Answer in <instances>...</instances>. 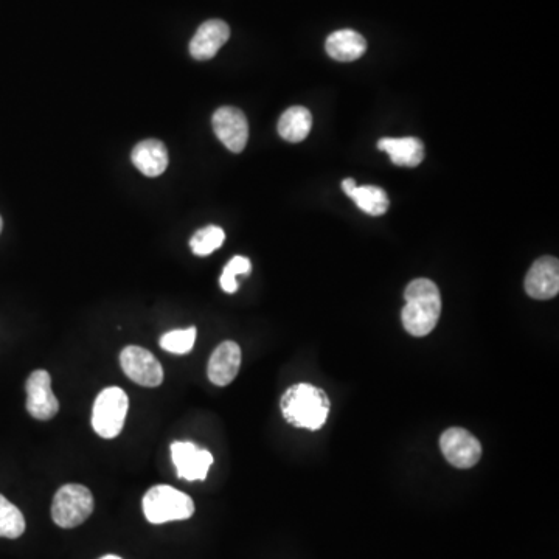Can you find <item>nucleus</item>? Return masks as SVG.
Instances as JSON below:
<instances>
[{"instance_id":"nucleus-24","label":"nucleus","mask_w":559,"mask_h":559,"mask_svg":"<svg viewBox=\"0 0 559 559\" xmlns=\"http://www.w3.org/2000/svg\"><path fill=\"white\" fill-rule=\"evenodd\" d=\"M100 559H123V558H120V556H117V555H106V556H103V558H100Z\"/></svg>"},{"instance_id":"nucleus-9","label":"nucleus","mask_w":559,"mask_h":559,"mask_svg":"<svg viewBox=\"0 0 559 559\" xmlns=\"http://www.w3.org/2000/svg\"><path fill=\"white\" fill-rule=\"evenodd\" d=\"M213 131L227 150L241 153L249 140V123L246 115L237 108H219L213 114Z\"/></svg>"},{"instance_id":"nucleus-8","label":"nucleus","mask_w":559,"mask_h":559,"mask_svg":"<svg viewBox=\"0 0 559 559\" xmlns=\"http://www.w3.org/2000/svg\"><path fill=\"white\" fill-rule=\"evenodd\" d=\"M28 414L39 421H49L56 417L60 403L52 390V378L46 370H35L28 376L27 386Z\"/></svg>"},{"instance_id":"nucleus-11","label":"nucleus","mask_w":559,"mask_h":559,"mask_svg":"<svg viewBox=\"0 0 559 559\" xmlns=\"http://www.w3.org/2000/svg\"><path fill=\"white\" fill-rule=\"evenodd\" d=\"M525 292L535 300H550L559 292V263L556 258L542 257L533 263L525 277Z\"/></svg>"},{"instance_id":"nucleus-16","label":"nucleus","mask_w":559,"mask_h":559,"mask_svg":"<svg viewBox=\"0 0 559 559\" xmlns=\"http://www.w3.org/2000/svg\"><path fill=\"white\" fill-rule=\"evenodd\" d=\"M378 148L389 154L393 164L398 167H418L424 159L423 142L415 137H403V139L386 137L379 140Z\"/></svg>"},{"instance_id":"nucleus-10","label":"nucleus","mask_w":559,"mask_h":559,"mask_svg":"<svg viewBox=\"0 0 559 559\" xmlns=\"http://www.w3.org/2000/svg\"><path fill=\"white\" fill-rule=\"evenodd\" d=\"M171 459L178 469V476L188 482L207 479L213 455L205 449H199L191 441H174L171 445Z\"/></svg>"},{"instance_id":"nucleus-17","label":"nucleus","mask_w":559,"mask_h":559,"mask_svg":"<svg viewBox=\"0 0 559 559\" xmlns=\"http://www.w3.org/2000/svg\"><path fill=\"white\" fill-rule=\"evenodd\" d=\"M313 128V115L302 106H294L283 112L278 120V134L291 143L303 142Z\"/></svg>"},{"instance_id":"nucleus-23","label":"nucleus","mask_w":559,"mask_h":559,"mask_svg":"<svg viewBox=\"0 0 559 559\" xmlns=\"http://www.w3.org/2000/svg\"><path fill=\"white\" fill-rule=\"evenodd\" d=\"M358 187V184H356L355 179H345L344 182H342V190L345 191V195L350 196L351 191L355 190V188Z\"/></svg>"},{"instance_id":"nucleus-3","label":"nucleus","mask_w":559,"mask_h":559,"mask_svg":"<svg viewBox=\"0 0 559 559\" xmlns=\"http://www.w3.org/2000/svg\"><path fill=\"white\" fill-rule=\"evenodd\" d=\"M143 513L151 524L185 521L195 514V502L176 488L156 485L143 497Z\"/></svg>"},{"instance_id":"nucleus-1","label":"nucleus","mask_w":559,"mask_h":559,"mask_svg":"<svg viewBox=\"0 0 559 559\" xmlns=\"http://www.w3.org/2000/svg\"><path fill=\"white\" fill-rule=\"evenodd\" d=\"M280 409L283 418L294 428L319 431L327 423L331 403L325 390L302 382L283 393Z\"/></svg>"},{"instance_id":"nucleus-13","label":"nucleus","mask_w":559,"mask_h":559,"mask_svg":"<svg viewBox=\"0 0 559 559\" xmlns=\"http://www.w3.org/2000/svg\"><path fill=\"white\" fill-rule=\"evenodd\" d=\"M240 367V345L232 341H226L219 344L210 356L207 375H209L210 382L215 386H229L230 382L237 378Z\"/></svg>"},{"instance_id":"nucleus-6","label":"nucleus","mask_w":559,"mask_h":559,"mask_svg":"<svg viewBox=\"0 0 559 559\" xmlns=\"http://www.w3.org/2000/svg\"><path fill=\"white\" fill-rule=\"evenodd\" d=\"M120 365L131 381L143 387H157L164 381V369L156 356L142 347L123 348L120 353Z\"/></svg>"},{"instance_id":"nucleus-18","label":"nucleus","mask_w":559,"mask_h":559,"mask_svg":"<svg viewBox=\"0 0 559 559\" xmlns=\"http://www.w3.org/2000/svg\"><path fill=\"white\" fill-rule=\"evenodd\" d=\"M348 198L353 199L359 209L367 215L381 216L389 210V196L386 191L375 185H358Z\"/></svg>"},{"instance_id":"nucleus-7","label":"nucleus","mask_w":559,"mask_h":559,"mask_svg":"<svg viewBox=\"0 0 559 559\" xmlns=\"http://www.w3.org/2000/svg\"><path fill=\"white\" fill-rule=\"evenodd\" d=\"M440 448L445 459L459 469H469L479 463L482 445L471 432L462 428H451L440 437Z\"/></svg>"},{"instance_id":"nucleus-5","label":"nucleus","mask_w":559,"mask_h":559,"mask_svg":"<svg viewBox=\"0 0 559 559\" xmlns=\"http://www.w3.org/2000/svg\"><path fill=\"white\" fill-rule=\"evenodd\" d=\"M129 398L120 387H108L100 392L92 412V428L101 438L119 437L128 415Z\"/></svg>"},{"instance_id":"nucleus-15","label":"nucleus","mask_w":559,"mask_h":559,"mask_svg":"<svg viewBox=\"0 0 559 559\" xmlns=\"http://www.w3.org/2000/svg\"><path fill=\"white\" fill-rule=\"evenodd\" d=\"M325 50L333 60L351 63L359 60L367 52V41L355 30H337L328 36Z\"/></svg>"},{"instance_id":"nucleus-19","label":"nucleus","mask_w":559,"mask_h":559,"mask_svg":"<svg viewBox=\"0 0 559 559\" xmlns=\"http://www.w3.org/2000/svg\"><path fill=\"white\" fill-rule=\"evenodd\" d=\"M25 532V518L16 505L0 494V538H21Z\"/></svg>"},{"instance_id":"nucleus-22","label":"nucleus","mask_w":559,"mask_h":559,"mask_svg":"<svg viewBox=\"0 0 559 559\" xmlns=\"http://www.w3.org/2000/svg\"><path fill=\"white\" fill-rule=\"evenodd\" d=\"M252 269L249 258L246 257H233L224 268L223 275H221V288L227 294H233L238 291L237 275H247Z\"/></svg>"},{"instance_id":"nucleus-14","label":"nucleus","mask_w":559,"mask_h":559,"mask_svg":"<svg viewBox=\"0 0 559 559\" xmlns=\"http://www.w3.org/2000/svg\"><path fill=\"white\" fill-rule=\"evenodd\" d=\"M132 164L148 178H157L168 167L167 146L160 140L148 139L136 145L131 154Z\"/></svg>"},{"instance_id":"nucleus-4","label":"nucleus","mask_w":559,"mask_h":559,"mask_svg":"<svg viewBox=\"0 0 559 559\" xmlns=\"http://www.w3.org/2000/svg\"><path fill=\"white\" fill-rule=\"evenodd\" d=\"M94 511V496L84 485L69 483L56 491L52 519L58 527L75 528L89 519Z\"/></svg>"},{"instance_id":"nucleus-20","label":"nucleus","mask_w":559,"mask_h":559,"mask_svg":"<svg viewBox=\"0 0 559 559\" xmlns=\"http://www.w3.org/2000/svg\"><path fill=\"white\" fill-rule=\"evenodd\" d=\"M224 240H226V233L221 227L207 226L193 235L190 247L193 254L198 255V257H207V255L213 254L216 249L223 246Z\"/></svg>"},{"instance_id":"nucleus-21","label":"nucleus","mask_w":559,"mask_h":559,"mask_svg":"<svg viewBox=\"0 0 559 559\" xmlns=\"http://www.w3.org/2000/svg\"><path fill=\"white\" fill-rule=\"evenodd\" d=\"M196 342V328L190 327L185 330H174L160 337V347L173 355H187L193 350Z\"/></svg>"},{"instance_id":"nucleus-2","label":"nucleus","mask_w":559,"mask_h":559,"mask_svg":"<svg viewBox=\"0 0 559 559\" xmlns=\"http://www.w3.org/2000/svg\"><path fill=\"white\" fill-rule=\"evenodd\" d=\"M404 305L401 320L407 333L415 337L428 336L437 327L441 314V296L429 278H417L410 282L404 292Z\"/></svg>"},{"instance_id":"nucleus-25","label":"nucleus","mask_w":559,"mask_h":559,"mask_svg":"<svg viewBox=\"0 0 559 559\" xmlns=\"http://www.w3.org/2000/svg\"><path fill=\"white\" fill-rule=\"evenodd\" d=\"M4 229V221H2V216H0V232Z\"/></svg>"},{"instance_id":"nucleus-12","label":"nucleus","mask_w":559,"mask_h":559,"mask_svg":"<svg viewBox=\"0 0 559 559\" xmlns=\"http://www.w3.org/2000/svg\"><path fill=\"white\" fill-rule=\"evenodd\" d=\"M229 38L230 28L226 22L221 19L204 22L191 39V56L198 61L212 60Z\"/></svg>"}]
</instances>
